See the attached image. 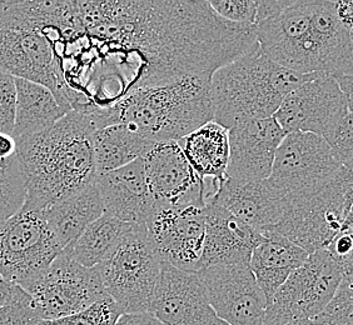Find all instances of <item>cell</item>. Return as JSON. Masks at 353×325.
Instances as JSON below:
<instances>
[{"instance_id": "cell-5", "label": "cell", "mask_w": 353, "mask_h": 325, "mask_svg": "<svg viewBox=\"0 0 353 325\" xmlns=\"http://www.w3.org/2000/svg\"><path fill=\"white\" fill-rule=\"evenodd\" d=\"M314 74H299L268 59L259 47L217 69L210 83L213 120L231 129L274 116L285 96Z\"/></svg>"}, {"instance_id": "cell-18", "label": "cell", "mask_w": 353, "mask_h": 325, "mask_svg": "<svg viewBox=\"0 0 353 325\" xmlns=\"http://www.w3.org/2000/svg\"><path fill=\"white\" fill-rule=\"evenodd\" d=\"M285 136L273 116L228 129L227 179L238 183L265 180L271 174L276 150Z\"/></svg>"}, {"instance_id": "cell-25", "label": "cell", "mask_w": 353, "mask_h": 325, "mask_svg": "<svg viewBox=\"0 0 353 325\" xmlns=\"http://www.w3.org/2000/svg\"><path fill=\"white\" fill-rule=\"evenodd\" d=\"M17 110L12 136L21 142L41 134L68 114L44 85L15 78Z\"/></svg>"}, {"instance_id": "cell-28", "label": "cell", "mask_w": 353, "mask_h": 325, "mask_svg": "<svg viewBox=\"0 0 353 325\" xmlns=\"http://www.w3.org/2000/svg\"><path fill=\"white\" fill-rule=\"evenodd\" d=\"M26 197V178L17 154L0 160V227L21 211Z\"/></svg>"}, {"instance_id": "cell-30", "label": "cell", "mask_w": 353, "mask_h": 325, "mask_svg": "<svg viewBox=\"0 0 353 325\" xmlns=\"http://www.w3.org/2000/svg\"><path fill=\"white\" fill-rule=\"evenodd\" d=\"M122 314L116 302L105 295L83 312L64 318L41 320L38 325H116Z\"/></svg>"}, {"instance_id": "cell-7", "label": "cell", "mask_w": 353, "mask_h": 325, "mask_svg": "<svg viewBox=\"0 0 353 325\" xmlns=\"http://www.w3.org/2000/svg\"><path fill=\"white\" fill-rule=\"evenodd\" d=\"M0 72L44 85L63 108L72 112L54 45L21 1H0Z\"/></svg>"}, {"instance_id": "cell-21", "label": "cell", "mask_w": 353, "mask_h": 325, "mask_svg": "<svg viewBox=\"0 0 353 325\" xmlns=\"http://www.w3.org/2000/svg\"><path fill=\"white\" fill-rule=\"evenodd\" d=\"M205 200L221 205L261 234L279 223L285 210V199L273 191L267 180L238 183L225 179Z\"/></svg>"}, {"instance_id": "cell-14", "label": "cell", "mask_w": 353, "mask_h": 325, "mask_svg": "<svg viewBox=\"0 0 353 325\" xmlns=\"http://www.w3.org/2000/svg\"><path fill=\"white\" fill-rule=\"evenodd\" d=\"M352 110V102L332 75L314 74L285 96L273 118L285 134L299 132L325 138Z\"/></svg>"}, {"instance_id": "cell-1", "label": "cell", "mask_w": 353, "mask_h": 325, "mask_svg": "<svg viewBox=\"0 0 353 325\" xmlns=\"http://www.w3.org/2000/svg\"><path fill=\"white\" fill-rule=\"evenodd\" d=\"M83 28L108 43L101 75L132 90L184 78L211 81L217 69L259 48L254 27L224 21L208 0L78 1Z\"/></svg>"}, {"instance_id": "cell-37", "label": "cell", "mask_w": 353, "mask_h": 325, "mask_svg": "<svg viewBox=\"0 0 353 325\" xmlns=\"http://www.w3.org/2000/svg\"><path fill=\"white\" fill-rule=\"evenodd\" d=\"M12 286H13L12 283H9L0 275V308L7 302L8 297L12 291Z\"/></svg>"}, {"instance_id": "cell-8", "label": "cell", "mask_w": 353, "mask_h": 325, "mask_svg": "<svg viewBox=\"0 0 353 325\" xmlns=\"http://www.w3.org/2000/svg\"><path fill=\"white\" fill-rule=\"evenodd\" d=\"M161 263L144 225L134 224L95 269L123 314H136L150 311Z\"/></svg>"}, {"instance_id": "cell-15", "label": "cell", "mask_w": 353, "mask_h": 325, "mask_svg": "<svg viewBox=\"0 0 353 325\" xmlns=\"http://www.w3.org/2000/svg\"><path fill=\"white\" fill-rule=\"evenodd\" d=\"M197 275L213 312L225 324H263L267 299L250 265L208 266Z\"/></svg>"}, {"instance_id": "cell-31", "label": "cell", "mask_w": 353, "mask_h": 325, "mask_svg": "<svg viewBox=\"0 0 353 325\" xmlns=\"http://www.w3.org/2000/svg\"><path fill=\"white\" fill-rule=\"evenodd\" d=\"M213 12L224 21L254 27L257 0H208Z\"/></svg>"}, {"instance_id": "cell-6", "label": "cell", "mask_w": 353, "mask_h": 325, "mask_svg": "<svg viewBox=\"0 0 353 325\" xmlns=\"http://www.w3.org/2000/svg\"><path fill=\"white\" fill-rule=\"evenodd\" d=\"M352 170L342 167L317 189L285 199L279 223L262 235H279L312 254L325 249L347 224L353 222Z\"/></svg>"}, {"instance_id": "cell-22", "label": "cell", "mask_w": 353, "mask_h": 325, "mask_svg": "<svg viewBox=\"0 0 353 325\" xmlns=\"http://www.w3.org/2000/svg\"><path fill=\"white\" fill-rule=\"evenodd\" d=\"M178 144L199 179L205 182L207 178H211L212 190L208 194L211 197L227 179L230 162L228 129L211 120L178 140Z\"/></svg>"}, {"instance_id": "cell-2", "label": "cell", "mask_w": 353, "mask_h": 325, "mask_svg": "<svg viewBox=\"0 0 353 325\" xmlns=\"http://www.w3.org/2000/svg\"><path fill=\"white\" fill-rule=\"evenodd\" d=\"M259 50L299 74H353L352 0H292L254 27Z\"/></svg>"}, {"instance_id": "cell-17", "label": "cell", "mask_w": 353, "mask_h": 325, "mask_svg": "<svg viewBox=\"0 0 353 325\" xmlns=\"http://www.w3.org/2000/svg\"><path fill=\"white\" fill-rule=\"evenodd\" d=\"M148 313L163 325H227L213 312L197 273L164 262Z\"/></svg>"}, {"instance_id": "cell-12", "label": "cell", "mask_w": 353, "mask_h": 325, "mask_svg": "<svg viewBox=\"0 0 353 325\" xmlns=\"http://www.w3.org/2000/svg\"><path fill=\"white\" fill-rule=\"evenodd\" d=\"M204 207L152 204L144 228L161 262L179 271L197 273L201 269L205 233Z\"/></svg>"}, {"instance_id": "cell-4", "label": "cell", "mask_w": 353, "mask_h": 325, "mask_svg": "<svg viewBox=\"0 0 353 325\" xmlns=\"http://www.w3.org/2000/svg\"><path fill=\"white\" fill-rule=\"evenodd\" d=\"M210 81L184 78L132 90L113 107L87 116L95 130L123 124L154 144L181 140L213 120Z\"/></svg>"}, {"instance_id": "cell-33", "label": "cell", "mask_w": 353, "mask_h": 325, "mask_svg": "<svg viewBox=\"0 0 353 325\" xmlns=\"http://www.w3.org/2000/svg\"><path fill=\"white\" fill-rule=\"evenodd\" d=\"M17 110L15 78L0 72V133H13Z\"/></svg>"}, {"instance_id": "cell-19", "label": "cell", "mask_w": 353, "mask_h": 325, "mask_svg": "<svg viewBox=\"0 0 353 325\" xmlns=\"http://www.w3.org/2000/svg\"><path fill=\"white\" fill-rule=\"evenodd\" d=\"M204 217L205 233L201 269L250 265L252 253L262 242L263 235L211 200H205Z\"/></svg>"}, {"instance_id": "cell-23", "label": "cell", "mask_w": 353, "mask_h": 325, "mask_svg": "<svg viewBox=\"0 0 353 325\" xmlns=\"http://www.w3.org/2000/svg\"><path fill=\"white\" fill-rule=\"evenodd\" d=\"M308 253L279 235H265L252 253L250 268L267 302L293 271L305 264Z\"/></svg>"}, {"instance_id": "cell-11", "label": "cell", "mask_w": 353, "mask_h": 325, "mask_svg": "<svg viewBox=\"0 0 353 325\" xmlns=\"http://www.w3.org/2000/svg\"><path fill=\"white\" fill-rule=\"evenodd\" d=\"M342 167L323 138L296 132L279 144L265 180L279 198L288 199L322 187Z\"/></svg>"}, {"instance_id": "cell-32", "label": "cell", "mask_w": 353, "mask_h": 325, "mask_svg": "<svg viewBox=\"0 0 353 325\" xmlns=\"http://www.w3.org/2000/svg\"><path fill=\"white\" fill-rule=\"evenodd\" d=\"M353 116L352 113L347 114L332 132H330L323 139L328 147L340 159L341 164L352 170L353 164Z\"/></svg>"}, {"instance_id": "cell-3", "label": "cell", "mask_w": 353, "mask_h": 325, "mask_svg": "<svg viewBox=\"0 0 353 325\" xmlns=\"http://www.w3.org/2000/svg\"><path fill=\"white\" fill-rule=\"evenodd\" d=\"M94 130L88 116L72 110L52 128L17 143L27 188L24 208L44 211L94 182Z\"/></svg>"}, {"instance_id": "cell-29", "label": "cell", "mask_w": 353, "mask_h": 325, "mask_svg": "<svg viewBox=\"0 0 353 325\" xmlns=\"http://www.w3.org/2000/svg\"><path fill=\"white\" fill-rule=\"evenodd\" d=\"M41 320L29 293L13 284L7 302L0 308V325H38Z\"/></svg>"}, {"instance_id": "cell-10", "label": "cell", "mask_w": 353, "mask_h": 325, "mask_svg": "<svg viewBox=\"0 0 353 325\" xmlns=\"http://www.w3.org/2000/svg\"><path fill=\"white\" fill-rule=\"evenodd\" d=\"M342 279V271L326 249L310 254L305 264L293 271L267 302L262 325L312 320L332 299Z\"/></svg>"}, {"instance_id": "cell-20", "label": "cell", "mask_w": 353, "mask_h": 325, "mask_svg": "<svg viewBox=\"0 0 353 325\" xmlns=\"http://www.w3.org/2000/svg\"><path fill=\"white\" fill-rule=\"evenodd\" d=\"M94 182L104 214L123 223L144 225L153 200L145 182L142 158L119 169L97 174Z\"/></svg>"}, {"instance_id": "cell-34", "label": "cell", "mask_w": 353, "mask_h": 325, "mask_svg": "<svg viewBox=\"0 0 353 325\" xmlns=\"http://www.w3.org/2000/svg\"><path fill=\"white\" fill-rule=\"evenodd\" d=\"M292 0H257V15L254 27L261 21L271 18L291 4Z\"/></svg>"}, {"instance_id": "cell-26", "label": "cell", "mask_w": 353, "mask_h": 325, "mask_svg": "<svg viewBox=\"0 0 353 325\" xmlns=\"http://www.w3.org/2000/svg\"><path fill=\"white\" fill-rule=\"evenodd\" d=\"M152 143L123 124L97 129L92 134L95 173L103 174L119 169L142 158Z\"/></svg>"}, {"instance_id": "cell-9", "label": "cell", "mask_w": 353, "mask_h": 325, "mask_svg": "<svg viewBox=\"0 0 353 325\" xmlns=\"http://www.w3.org/2000/svg\"><path fill=\"white\" fill-rule=\"evenodd\" d=\"M63 251L43 211L21 208L0 227V275L27 291Z\"/></svg>"}, {"instance_id": "cell-35", "label": "cell", "mask_w": 353, "mask_h": 325, "mask_svg": "<svg viewBox=\"0 0 353 325\" xmlns=\"http://www.w3.org/2000/svg\"><path fill=\"white\" fill-rule=\"evenodd\" d=\"M116 325H163L150 313L122 314L117 320Z\"/></svg>"}, {"instance_id": "cell-13", "label": "cell", "mask_w": 353, "mask_h": 325, "mask_svg": "<svg viewBox=\"0 0 353 325\" xmlns=\"http://www.w3.org/2000/svg\"><path fill=\"white\" fill-rule=\"evenodd\" d=\"M26 291L34 300L43 320L83 312L107 295L95 266L85 268L77 263L65 249Z\"/></svg>"}, {"instance_id": "cell-27", "label": "cell", "mask_w": 353, "mask_h": 325, "mask_svg": "<svg viewBox=\"0 0 353 325\" xmlns=\"http://www.w3.org/2000/svg\"><path fill=\"white\" fill-rule=\"evenodd\" d=\"M133 225L134 224L123 223L108 214H103L89 224L81 237L68 245L65 251L77 263L85 268H94L102 263Z\"/></svg>"}, {"instance_id": "cell-24", "label": "cell", "mask_w": 353, "mask_h": 325, "mask_svg": "<svg viewBox=\"0 0 353 325\" xmlns=\"http://www.w3.org/2000/svg\"><path fill=\"white\" fill-rule=\"evenodd\" d=\"M103 214L102 199L95 182L63 198L43 211L48 227L63 249L74 243L89 224Z\"/></svg>"}, {"instance_id": "cell-36", "label": "cell", "mask_w": 353, "mask_h": 325, "mask_svg": "<svg viewBox=\"0 0 353 325\" xmlns=\"http://www.w3.org/2000/svg\"><path fill=\"white\" fill-rule=\"evenodd\" d=\"M17 154V142L13 136L0 133V160H6Z\"/></svg>"}, {"instance_id": "cell-38", "label": "cell", "mask_w": 353, "mask_h": 325, "mask_svg": "<svg viewBox=\"0 0 353 325\" xmlns=\"http://www.w3.org/2000/svg\"><path fill=\"white\" fill-rule=\"evenodd\" d=\"M287 325H313V322L311 319H299Z\"/></svg>"}, {"instance_id": "cell-16", "label": "cell", "mask_w": 353, "mask_h": 325, "mask_svg": "<svg viewBox=\"0 0 353 325\" xmlns=\"http://www.w3.org/2000/svg\"><path fill=\"white\" fill-rule=\"evenodd\" d=\"M142 160L153 203L205 205V182L192 169L178 142L152 144Z\"/></svg>"}]
</instances>
